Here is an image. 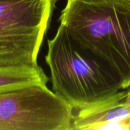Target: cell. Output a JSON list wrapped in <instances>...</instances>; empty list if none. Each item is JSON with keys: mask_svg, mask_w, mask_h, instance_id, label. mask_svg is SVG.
I'll return each mask as SVG.
<instances>
[{"mask_svg": "<svg viewBox=\"0 0 130 130\" xmlns=\"http://www.w3.org/2000/svg\"><path fill=\"white\" fill-rule=\"evenodd\" d=\"M45 59L50 70L53 91L73 110L101 105L125 91L101 71L61 24L53 38L48 40Z\"/></svg>", "mask_w": 130, "mask_h": 130, "instance_id": "cell-2", "label": "cell"}, {"mask_svg": "<svg viewBox=\"0 0 130 130\" xmlns=\"http://www.w3.org/2000/svg\"><path fill=\"white\" fill-rule=\"evenodd\" d=\"M57 0H0V69L39 68Z\"/></svg>", "mask_w": 130, "mask_h": 130, "instance_id": "cell-3", "label": "cell"}, {"mask_svg": "<svg viewBox=\"0 0 130 130\" xmlns=\"http://www.w3.org/2000/svg\"><path fill=\"white\" fill-rule=\"evenodd\" d=\"M127 90V98H126V101L128 102H130V88L126 89Z\"/></svg>", "mask_w": 130, "mask_h": 130, "instance_id": "cell-7", "label": "cell"}, {"mask_svg": "<svg viewBox=\"0 0 130 130\" xmlns=\"http://www.w3.org/2000/svg\"><path fill=\"white\" fill-rule=\"evenodd\" d=\"M59 22L111 82L129 88L130 0H67Z\"/></svg>", "mask_w": 130, "mask_h": 130, "instance_id": "cell-1", "label": "cell"}, {"mask_svg": "<svg viewBox=\"0 0 130 130\" xmlns=\"http://www.w3.org/2000/svg\"><path fill=\"white\" fill-rule=\"evenodd\" d=\"M74 110L46 85L0 91V130H72Z\"/></svg>", "mask_w": 130, "mask_h": 130, "instance_id": "cell-4", "label": "cell"}, {"mask_svg": "<svg viewBox=\"0 0 130 130\" xmlns=\"http://www.w3.org/2000/svg\"><path fill=\"white\" fill-rule=\"evenodd\" d=\"M47 82L41 67L0 69V91L34 84L46 85Z\"/></svg>", "mask_w": 130, "mask_h": 130, "instance_id": "cell-6", "label": "cell"}, {"mask_svg": "<svg viewBox=\"0 0 130 130\" xmlns=\"http://www.w3.org/2000/svg\"><path fill=\"white\" fill-rule=\"evenodd\" d=\"M127 90L117 98L96 107L77 110L72 130H130V102Z\"/></svg>", "mask_w": 130, "mask_h": 130, "instance_id": "cell-5", "label": "cell"}]
</instances>
